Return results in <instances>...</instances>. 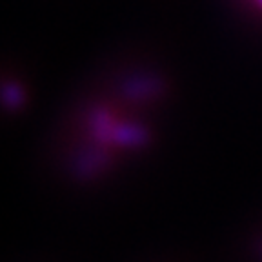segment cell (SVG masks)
<instances>
[{
  "label": "cell",
  "mask_w": 262,
  "mask_h": 262,
  "mask_svg": "<svg viewBox=\"0 0 262 262\" xmlns=\"http://www.w3.org/2000/svg\"><path fill=\"white\" fill-rule=\"evenodd\" d=\"M255 2H257V6H258V8L262 9V0H255Z\"/></svg>",
  "instance_id": "obj_3"
},
{
  "label": "cell",
  "mask_w": 262,
  "mask_h": 262,
  "mask_svg": "<svg viewBox=\"0 0 262 262\" xmlns=\"http://www.w3.org/2000/svg\"><path fill=\"white\" fill-rule=\"evenodd\" d=\"M91 135L100 142H113L124 147L142 146L147 140V133L142 126L131 122H115L104 111L91 115Z\"/></svg>",
  "instance_id": "obj_1"
},
{
  "label": "cell",
  "mask_w": 262,
  "mask_h": 262,
  "mask_svg": "<svg viewBox=\"0 0 262 262\" xmlns=\"http://www.w3.org/2000/svg\"><path fill=\"white\" fill-rule=\"evenodd\" d=\"M4 100L11 110L18 107V104L22 102V93H20V88L18 86H8L4 90Z\"/></svg>",
  "instance_id": "obj_2"
}]
</instances>
